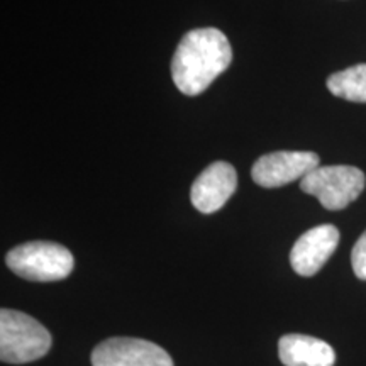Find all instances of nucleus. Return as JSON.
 Returning a JSON list of instances; mask_svg holds the SVG:
<instances>
[{
  "label": "nucleus",
  "instance_id": "2",
  "mask_svg": "<svg viewBox=\"0 0 366 366\" xmlns=\"http://www.w3.org/2000/svg\"><path fill=\"white\" fill-rule=\"evenodd\" d=\"M51 334L39 320L21 310L2 309L0 312V360L24 365L48 355Z\"/></svg>",
  "mask_w": 366,
  "mask_h": 366
},
{
  "label": "nucleus",
  "instance_id": "10",
  "mask_svg": "<svg viewBox=\"0 0 366 366\" xmlns=\"http://www.w3.org/2000/svg\"><path fill=\"white\" fill-rule=\"evenodd\" d=\"M327 89L340 99L366 104V63L332 73L327 79Z\"/></svg>",
  "mask_w": 366,
  "mask_h": 366
},
{
  "label": "nucleus",
  "instance_id": "3",
  "mask_svg": "<svg viewBox=\"0 0 366 366\" xmlns=\"http://www.w3.org/2000/svg\"><path fill=\"white\" fill-rule=\"evenodd\" d=\"M7 267L29 282H58L73 272L75 259L65 246L51 241H31L6 256Z\"/></svg>",
  "mask_w": 366,
  "mask_h": 366
},
{
  "label": "nucleus",
  "instance_id": "1",
  "mask_svg": "<svg viewBox=\"0 0 366 366\" xmlns=\"http://www.w3.org/2000/svg\"><path fill=\"white\" fill-rule=\"evenodd\" d=\"M232 61L229 39L216 27H200L183 36L172 59V76L183 95L205 92Z\"/></svg>",
  "mask_w": 366,
  "mask_h": 366
},
{
  "label": "nucleus",
  "instance_id": "4",
  "mask_svg": "<svg viewBox=\"0 0 366 366\" xmlns=\"http://www.w3.org/2000/svg\"><path fill=\"white\" fill-rule=\"evenodd\" d=\"M365 173L347 164L319 167L302 178L300 189L314 195L327 210H342L365 190Z\"/></svg>",
  "mask_w": 366,
  "mask_h": 366
},
{
  "label": "nucleus",
  "instance_id": "11",
  "mask_svg": "<svg viewBox=\"0 0 366 366\" xmlns=\"http://www.w3.org/2000/svg\"><path fill=\"white\" fill-rule=\"evenodd\" d=\"M351 264H353L356 277L366 282V231L356 241L355 248L351 251Z\"/></svg>",
  "mask_w": 366,
  "mask_h": 366
},
{
  "label": "nucleus",
  "instance_id": "6",
  "mask_svg": "<svg viewBox=\"0 0 366 366\" xmlns=\"http://www.w3.org/2000/svg\"><path fill=\"white\" fill-rule=\"evenodd\" d=\"M94 366H173L162 346L137 337H111L92 351Z\"/></svg>",
  "mask_w": 366,
  "mask_h": 366
},
{
  "label": "nucleus",
  "instance_id": "5",
  "mask_svg": "<svg viewBox=\"0 0 366 366\" xmlns=\"http://www.w3.org/2000/svg\"><path fill=\"white\" fill-rule=\"evenodd\" d=\"M319 154L312 151H274L256 159L251 177L263 189H278L319 168Z\"/></svg>",
  "mask_w": 366,
  "mask_h": 366
},
{
  "label": "nucleus",
  "instance_id": "7",
  "mask_svg": "<svg viewBox=\"0 0 366 366\" xmlns=\"http://www.w3.org/2000/svg\"><path fill=\"white\" fill-rule=\"evenodd\" d=\"M236 189L234 167L226 162H216L197 177L190 190V200L199 212L214 214L227 204Z\"/></svg>",
  "mask_w": 366,
  "mask_h": 366
},
{
  "label": "nucleus",
  "instance_id": "8",
  "mask_svg": "<svg viewBox=\"0 0 366 366\" xmlns=\"http://www.w3.org/2000/svg\"><path fill=\"white\" fill-rule=\"evenodd\" d=\"M340 242V231L332 224L315 226L304 232L290 251V264L300 277H312L326 264Z\"/></svg>",
  "mask_w": 366,
  "mask_h": 366
},
{
  "label": "nucleus",
  "instance_id": "9",
  "mask_svg": "<svg viewBox=\"0 0 366 366\" xmlns=\"http://www.w3.org/2000/svg\"><path fill=\"white\" fill-rule=\"evenodd\" d=\"M278 356L285 366H334L332 346L305 334H285L278 342Z\"/></svg>",
  "mask_w": 366,
  "mask_h": 366
}]
</instances>
